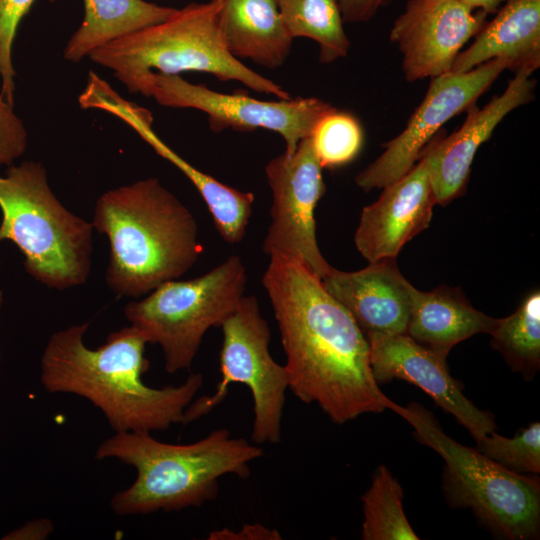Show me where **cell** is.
<instances>
[{"mask_svg":"<svg viewBox=\"0 0 540 540\" xmlns=\"http://www.w3.org/2000/svg\"><path fill=\"white\" fill-rule=\"evenodd\" d=\"M262 283L271 301L289 389L335 424L398 407L374 379L368 341L348 310L302 264L270 257Z\"/></svg>","mask_w":540,"mask_h":540,"instance_id":"cell-1","label":"cell"},{"mask_svg":"<svg viewBox=\"0 0 540 540\" xmlns=\"http://www.w3.org/2000/svg\"><path fill=\"white\" fill-rule=\"evenodd\" d=\"M89 322L53 333L41 357L40 380L49 393L80 396L98 408L115 433L167 430L185 422V413L203 385L191 373L180 385L151 387L146 341L130 326L110 333L96 349L84 336Z\"/></svg>","mask_w":540,"mask_h":540,"instance_id":"cell-2","label":"cell"},{"mask_svg":"<svg viewBox=\"0 0 540 540\" xmlns=\"http://www.w3.org/2000/svg\"><path fill=\"white\" fill-rule=\"evenodd\" d=\"M91 223L109 241L105 281L120 297L178 279L203 252L194 216L154 177L101 194Z\"/></svg>","mask_w":540,"mask_h":540,"instance_id":"cell-3","label":"cell"},{"mask_svg":"<svg viewBox=\"0 0 540 540\" xmlns=\"http://www.w3.org/2000/svg\"><path fill=\"white\" fill-rule=\"evenodd\" d=\"M263 450L225 428L190 444H170L149 432H121L104 440L95 459L114 458L136 470L135 481L115 493L116 515H142L198 507L216 498L219 479L250 475V463Z\"/></svg>","mask_w":540,"mask_h":540,"instance_id":"cell-4","label":"cell"},{"mask_svg":"<svg viewBox=\"0 0 540 540\" xmlns=\"http://www.w3.org/2000/svg\"><path fill=\"white\" fill-rule=\"evenodd\" d=\"M0 209V242L10 240L19 248L36 281L56 290L87 281L94 227L58 200L42 163L8 167L0 176Z\"/></svg>","mask_w":540,"mask_h":540,"instance_id":"cell-5","label":"cell"},{"mask_svg":"<svg viewBox=\"0 0 540 540\" xmlns=\"http://www.w3.org/2000/svg\"><path fill=\"white\" fill-rule=\"evenodd\" d=\"M220 5L221 0L190 3L169 19L106 44L88 58L110 69L127 89L151 71L165 75L196 71L221 81H238L278 99L291 98L279 84L229 52L219 25Z\"/></svg>","mask_w":540,"mask_h":540,"instance_id":"cell-6","label":"cell"},{"mask_svg":"<svg viewBox=\"0 0 540 540\" xmlns=\"http://www.w3.org/2000/svg\"><path fill=\"white\" fill-rule=\"evenodd\" d=\"M395 412L414 427L417 441L444 459L443 491L451 506L470 508L483 525L505 539L539 535V478L512 472L476 448L456 442L418 403L398 405Z\"/></svg>","mask_w":540,"mask_h":540,"instance_id":"cell-7","label":"cell"},{"mask_svg":"<svg viewBox=\"0 0 540 540\" xmlns=\"http://www.w3.org/2000/svg\"><path fill=\"white\" fill-rule=\"evenodd\" d=\"M246 283L245 266L232 255L201 276L161 284L129 302L124 315L146 343L161 347L165 371L176 373L191 367L205 333L235 310Z\"/></svg>","mask_w":540,"mask_h":540,"instance_id":"cell-8","label":"cell"},{"mask_svg":"<svg viewBox=\"0 0 540 540\" xmlns=\"http://www.w3.org/2000/svg\"><path fill=\"white\" fill-rule=\"evenodd\" d=\"M220 327L222 379L213 394L192 401L185 413L184 425L209 414L224 401L229 385L240 383L249 388L253 398L252 442L277 444L281 440L289 379L285 366L270 354L271 332L257 298L244 295Z\"/></svg>","mask_w":540,"mask_h":540,"instance_id":"cell-9","label":"cell"},{"mask_svg":"<svg viewBox=\"0 0 540 540\" xmlns=\"http://www.w3.org/2000/svg\"><path fill=\"white\" fill-rule=\"evenodd\" d=\"M130 93L152 97L169 108H191L207 114L214 133L231 128L238 132L265 129L279 134L291 155L299 142L310 136L317 121L333 108L316 97L264 101L244 93H223L180 75L148 72L128 88Z\"/></svg>","mask_w":540,"mask_h":540,"instance_id":"cell-10","label":"cell"},{"mask_svg":"<svg viewBox=\"0 0 540 540\" xmlns=\"http://www.w3.org/2000/svg\"><path fill=\"white\" fill-rule=\"evenodd\" d=\"M322 169L310 136L291 155L283 153L267 163L265 174L273 201L262 244L266 255L296 261L320 280L332 268L316 239L314 212L326 189Z\"/></svg>","mask_w":540,"mask_h":540,"instance_id":"cell-11","label":"cell"},{"mask_svg":"<svg viewBox=\"0 0 540 540\" xmlns=\"http://www.w3.org/2000/svg\"><path fill=\"white\" fill-rule=\"evenodd\" d=\"M506 69H510L507 61L494 59L465 72L432 78L404 130L384 143V152L356 175L357 186L364 191L384 188L405 175L442 126L475 104Z\"/></svg>","mask_w":540,"mask_h":540,"instance_id":"cell-12","label":"cell"},{"mask_svg":"<svg viewBox=\"0 0 540 540\" xmlns=\"http://www.w3.org/2000/svg\"><path fill=\"white\" fill-rule=\"evenodd\" d=\"M487 15L462 0H408L389 34L402 54L405 79L414 82L450 72Z\"/></svg>","mask_w":540,"mask_h":540,"instance_id":"cell-13","label":"cell"},{"mask_svg":"<svg viewBox=\"0 0 540 540\" xmlns=\"http://www.w3.org/2000/svg\"><path fill=\"white\" fill-rule=\"evenodd\" d=\"M365 337L371 370L378 384L399 379L418 386L453 415L476 442L497 429L494 416L475 406L450 374L448 355L416 342L406 333H371Z\"/></svg>","mask_w":540,"mask_h":540,"instance_id":"cell-14","label":"cell"},{"mask_svg":"<svg viewBox=\"0 0 540 540\" xmlns=\"http://www.w3.org/2000/svg\"><path fill=\"white\" fill-rule=\"evenodd\" d=\"M439 132L414 166L363 208L354 241L369 263L396 258L408 241L429 226L436 205L431 171Z\"/></svg>","mask_w":540,"mask_h":540,"instance_id":"cell-15","label":"cell"},{"mask_svg":"<svg viewBox=\"0 0 540 540\" xmlns=\"http://www.w3.org/2000/svg\"><path fill=\"white\" fill-rule=\"evenodd\" d=\"M531 74L528 70L515 72L500 95L481 108L475 103L466 110L457 131L449 136L439 132L431 171L436 204L446 206L464 193L478 148L510 112L534 99L536 81Z\"/></svg>","mask_w":540,"mask_h":540,"instance_id":"cell-16","label":"cell"},{"mask_svg":"<svg viewBox=\"0 0 540 540\" xmlns=\"http://www.w3.org/2000/svg\"><path fill=\"white\" fill-rule=\"evenodd\" d=\"M321 282L365 336L406 333L415 287L402 275L395 258L353 272L332 267Z\"/></svg>","mask_w":540,"mask_h":540,"instance_id":"cell-17","label":"cell"},{"mask_svg":"<svg viewBox=\"0 0 540 540\" xmlns=\"http://www.w3.org/2000/svg\"><path fill=\"white\" fill-rule=\"evenodd\" d=\"M462 50L452 72H465L487 61L502 59L510 70L534 72L540 66V0H506Z\"/></svg>","mask_w":540,"mask_h":540,"instance_id":"cell-18","label":"cell"},{"mask_svg":"<svg viewBox=\"0 0 540 540\" xmlns=\"http://www.w3.org/2000/svg\"><path fill=\"white\" fill-rule=\"evenodd\" d=\"M218 17L225 45L238 60L273 70L289 56L294 39L277 0H221Z\"/></svg>","mask_w":540,"mask_h":540,"instance_id":"cell-19","label":"cell"},{"mask_svg":"<svg viewBox=\"0 0 540 540\" xmlns=\"http://www.w3.org/2000/svg\"><path fill=\"white\" fill-rule=\"evenodd\" d=\"M498 318L475 309L460 288L414 289L406 334L416 342L448 355L459 342L479 333L491 334Z\"/></svg>","mask_w":540,"mask_h":540,"instance_id":"cell-20","label":"cell"},{"mask_svg":"<svg viewBox=\"0 0 540 540\" xmlns=\"http://www.w3.org/2000/svg\"><path fill=\"white\" fill-rule=\"evenodd\" d=\"M123 121L164 159L176 166L195 186L204 200L223 240L239 243L252 215L254 194L230 187L202 172L168 147L152 129V115L144 108L127 111Z\"/></svg>","mask_w":540,"mask_h":540,"instance_id":"cell-21","label":"cell"},{"mask_svg":"<svg viewBox=\"0 0 540 540\" xmlns=\"http://www.w3.org/2000/svg\"><path fill=\"white\" fill-rule=\"evenodd\" d=\"M84 18L68 40L63 57L78 63L102 46L161 23L178 9L144 0H83Z\"/></svg>","mask_w":540,"mask_h":540,"instance_id":"cell-22","label":"cell"},{"mask_svg":"<svg viewBox=\"0 0 540 540\" xmlns=\"http://www.w3.org/2000/svg\"><path fill=\"white\" fill-rule=\"evenodd\" d=\"M293 37L308 38L319 47V61L332 63L347 56L351 42L337 0H277Z\"/></svg>","mask_w":540,"mask_h":540,"instance_id":"cell-23","label":"cell"},{"mask_svg":"<svg viewBox=\"0 0 540 540\" xmlns=\"http://www.w3.org/2000/svg\"><path fill=\"white\" fill-rule=\"evenodd\" d=\"M492 347L513 371L531 379L540 367V292L534 290L511 315L497 320Z\"/></svg>","mask_w":540,"mask_h":540,"instance_id":"cell-24","label":"cell"},{"mask_svg":"<svg viewBox=\"0 0 540 540\" xmlns=\"http://www.w3.org/2000/svg\"><path fill=\"white\" fill-rule=\"evenodd\" d=\"M403 489L385 465L373 474L370 488L361 497L364 540H417L404 513Z\"/></svg>","mask_w":540,"mask_h":540,"instance_id":"cell-25","label":"cell"},{"mask_svg":"<svg viewBox=\"0 0 540 540\" xmlns=\"http://www.w3.org/2000/svg\"><path fill=\"white\" fill-rule=\"evenodd\" d=\"M310 138L321 167L334 169L357 158L363 147L364 131L353 114L333 107L317 121Z\"/></svg>","mask_w":540,"mask_h":540,"instance_id":"cell-26","label":"cell"},{"mask_svg":"<svg viewBox=\"0 0 540 540\" xmlns=\"http://www.w3.org/2000/svg\"><path fill=\"white\" fill-rule=\"evenodd\" d=\"M476 449L518 474L540 473V423L533 422L508 438L495 431L476 442Z\"/></svg>","mask_w":540,"mask_h":540,"instance_id":"cell-27","label":"cell"},{"mask_svg":"<svg viewBox=\"0 0 540 540\" xmlns=\"http://www.w3.org/2000/svg\"><path fill=\"white\" fill-rule=\"evenodd\" d=\"M35 0H0V79L1 92L14 105L15 69L12 50L22 18Z\"/></svg>","mask_w":540,"mask_h":540,"instance_id":"cell-28","label":"cell"},{"mask_svg":"<svg viewBox=\"0 0 540 540\" xmlns=\"http://www.w3.org/2000/svg\"><path fill=\"white\" fill-rule=\"evenodd\" d=\"M28 135L24 123L17 116L0 90V166H10L26 151Z\"/></svg>","mask_w":540,"mask_h":540,"instance_id":"cell-29","label":"cell"},{"mask_svg":"<svg viewBox=\"0 0 540 540\" xmlns=\"http://www.w3.org/2000/svg\"><path fill=\"white\" fill-rule=\"evenodd\" d=\"M394 0H337L344 22L363 23Z\"/></svg>","mask_w":540,"mask_h":540,"instance_id":"cell-30","label":"cell"},{"mask_svg":"<svg viewBox=\"0 0 540 540\" xmlns=\"http://www.w3.org/2000/svg\"><path fill=\"white\" fill-rule=\"evenodd\" d=\"M210 540H280L281 534L276 529L262 524H245L240 530L223 528L210 533Z\"/></svg>","mask_w":540,"mask_h":540,"instance_id":"cell-31","label":"cell"},{"mask_svg":"<svg viewBox=\"0 0 540 540\" xmlns=\"http://www.w3.org/2000/svg\"><path fill=\"white\" fill-rule=\"evenodd\" d=\"M54 525L50 519H36L26 522L23 526L11 531L2 539L9 540H42L53 532Z\"/></svg>","mask_w":540,"mask_h":540,"instance_id":"cell-32","label":"cell"},{"mask_svg":"<svg viewBox=\"0 0 540 540\" xmlns=\"http://www.w3.org/2000/svg\"><path fill=\"white\" fill-rule=\"evenodd\" d=\"M476 10L494 14L506 0H462Z\"/></svg>","mask_w":540,"mask_h":540,"instance_id":"cell-33","label":"cell"},{"mask_svg":"<svg viewBox=\"0 0 540 540\" xmlns=\"http://www.w3.org/2000/svg\"><path fill=\"white\" fill-rule=\"evenodd\" d=\"M2 305H3V293L0 290V314H1ZM0 364H1V355H0Z\"/></svg>","mask_w":540,"mask_h":540,"instance_id":"cell-34","label":"cell"}]
</instances>
